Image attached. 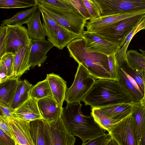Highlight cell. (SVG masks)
I'll use <instances>...</instances> for the list:
<instances>
[{"mask_svg":"<svg viewBox=\"0 0 145 145\" xmlns=\"http://www.w3.org/2000/svg\"><path fill=\"white\" fill-rule=\"evenodd\" d=\"M113 54L108 56L110 74L112 80L117 82L118 80V70L119 67L116 59V54Z\"/></svg>","mask_w":145,"mask_h":145,"instance_id":"8d00e7d4","label":"cell"},{"mask_svg":"<svg viewBox=\"0 0 145 145\" xmlns=\"http://www.w3.org/2000/svg\"><path fill=\"white\" fill-rule=\"evenodd\" d=\"M30 49V45L27 46L20 49L14 55V76L19 78L26 71L29 70V60Z\"/></svg>","mask_w":145,"mask_h":145,"instance_id":"ffe728a7","label":"cell"},{"mask_svg":"<svg viewBox=\"0 0 145 145\" xmlns=\"http://www.w3.org/2000/svg\"><path fill=\"white\" fill-rule=\"evenodd\" d=\"M46 79L49 83L53 97L62 106L67 88L66 82L59 75L53 73L47 74Z\"/></svg>","mask_w":145,"mask_h":145,"instance_id":"e0dca14e","label":"cell"},{"mask_svg":"<svg viewBox=\"0 0 145 145\" xmlns=\"http://www.w3.org/2000/svg\"><path fill=\"white\" fill-rule=\"evenodd\" d=\"M16 145H20L16 142Z\"/></svg>","mask_w":145,"mask_h":145,"instance_id":"c3c4849f","label":"cell"},{"mask_svg":"<svg viewBox=\"0 0 145 145\" xmlns=\"http://www.w3.org/2000/svg\"><path fill=\"white\" fill-rule=\"evenodd\" d=\"M15 139L8 135L0 129V145H16Z\"/></svg>","mask_w":145,"mask_h":145,"instance_id":"b9f144b4","label":"cell"},{"mask_svg":"<svg viewBox=\"0 0 145 145\" xmlns=\"http://www.w3.org/2000/svg\"><path fill=\"white\" fill-rule=\"evenodd\" d=\"M50 97H53L48 82L46 78L33 86L30 91V97L38 100Z\"/></svg>","mask_w":145,"mask_h":145,"instance_id":"4dcf8cb0","label":"cell"},{"mask_svg":"<svg viewBox=\"0 0 145 145\" xmlns=\"http://www.w3.org/2000/svg\"><path fill=\"white\" fill-rule=\"evenodd\" d=\"M110 137L108 134L106 133L103 135L82 143L81 145H104Z\"/></svg>","mask_w":145,"mask_h":145,"instance_id":"ab89813d","label":"cell"},{"mask_svg":"<svg viewBox=\"0 0 145 145\" xmlns=\"http://www.w3.org/2000/svg\"><path fill=\"white\" fill-rule=\"evenodd\" d=\"M104 145H119L112 138L110 137Z\"/></svg>","mask_w":145,"mask_h":145,"instance_id":"f6af8a7d","label":"cell"},{"mask_svg":"<svg viewBox=\"0 0 145 145\" xmlns=\"http://www.w3.org/2000/svg\"><path fill=\"white\" fill-rule=\"evenodd\" d=\"M86 105L99 108L122 103H130L131 98L116 81L98 79L82 101Z\"/></svg>","mask_w":145,"mask_h":145,"instance_id":"3957f363","label":"cell"},{"mask_svg":"<svg viewBox=\"0 0 145 145\" xmlns=\"http://www.w3.org/2000/svg\"><path fill=\"white\" fill-rule=\"evenodd\" d=\"M19 81L14 76L0 84V102L10 106Z\"/></svg>","mask_w":145,"mask_h":145,"instance_id":"7402d4cb","label":"cell"},{"mask_svg":"<svg viewBox=\"0 0 145 145\" xmlns=\"http://www.w3.org/2000/svg\"><path fill=\"white\" fill-rule=\"evenodd\" d=\"M37 0H0V7L9 8H27L37 6Z\"/></svg>","mask_w":145,"mask_h":145,"instance_id":"d6a6232c","label":"cell"},{"mask_svg":"<svg viewBox=\"0 0 145 145\" xmlns=\"http://www.w3.org/2000/svg\"><path fill=\"white\" fill-rule=\"evenodd\" d=\"M38 10L42 14V25L48 37V40L58 49L57 41V36L61 26L59 25L45 11L38 7Z\"/></svg>","mask_w":145,"mask_h":145,"instance_id":"44dd1931","label":"cell"},{"mask_svg":"<svg viewBox=\"0 0 145 145\" xmlns=\"http://www.w3.org/2000/svg\"><path fill=\"white\" fill-rule=\"evenodd\" d=\"M80 102L67 103L63 108L62 118L66 127L73 136L78 137L83 143L105 135L101 127L91 115H84Z\"/></svg>","mask_w":145,"mask_h":145,"instance_id":"6da1fadb","label":"cell"},{"mask_svg":"<svg viewBox=\"0 0 145 145\" xmlns=\"http://www.w3.org/2000/svg\"><path fill=\"white\" fill-rule=\"evenodd\" d=\"M7 119L16 142L20 145H34L30 134L29 122L14 116Z\"/></svg>","mask_w":145,"mask_h":145,"instance_id":"5bb4252c","label":"cell"},{"mask_svg":"<svg viewBox=\"0 0 145 145\" xmlns=\"http://www.w3.org/2000/svg\"><path fill=\"white\" fill-rule=\"evenodd\" d=\"M140 145H145V131L140 139Z\"/></svg>","mask_w":145,"mask_h":145,"instance_id":"7dc6e473","label":"cell"},{"mask_svg":"<svg viewBox=\"0 0 145 145\" xmlns=\"http://www.w3.org/2000/svg\"><path fill=\"white\" fill-rule=\"evenodd\" d=\"M119 66L125 73L135 80L143 94L145 72L135 70L130 64L127 59L124 60Z\"/></svg>","mask_w":145,"mask_h":145,"instance_id":"f546056e","label":"cell"},{"mask_svg":"<svg viewBox=\"0 0 145 145\" xmlns=\"http://www.w3.org/2000/svg\"><path fill=\"white\" fill-rule=\"evenodd\" d=\"M117 82L124 92L131 98L132 101H140L143 98L142 93L135 87L128 79L124 72L119 66Z\"/></svg>","mask_w":145,"mask_h":145,"instance_id":"603a6c76","label":"cell"},{"mask_svg":"<svg viewBox=\"0 0 145 145\" xmlns=\"http://www.w3.org/2000/svg\"><path fill=\"white\" fill-rule=\"evenodd\" d=\"M75 8L87 20H92V18L88 12L82 0H69Z\"/></svg>","mask_w":145,"mask_h":145,"instance_id":"74e56055","label":"cell"},{"mask_svg":"<svg viewBox=\"0 0 145 145\" xmlns=\"http://www.w3.org/2000/svg\"><path fill=\"white\" fill-rule=\"evenodd\" d=\"M8 79L6 71L0 66V84L6 81Z\"/></svg>","mask_w":145,"mask_h":145,"instance_id":"ee69618b","label":"cell"},{"mask_svg":"<svg viewBox=\"0 0 145 145\" xmlns=\"http://www.w3.org/2000/svg\"><path fill=\"white\" fill-rule=\"evenodd\" d=\"M37 6L45 11L59 25L72 34L81 37L87 20L76 9H61L38 2Z\"/></svg>","mask_w":145,"mask_h":145,"instance_id":"277c9868","label":"cell"},{"mask_svg":"<svg viewBox=\"0 0 145 145\" xmlns=\"http://www.w3.org/2000/svg\"><path fill=\"white\" fill-rule=\"evenodd\" d=\"M145 17V13L128 18L93 32L121 47L129 33Z\"/></svg>","mask_w":145,"mask_h":145,"instance_id":"5b68a950","label":"cell"},{"mask_svg":"<svg viewBox=\"0 0 145 145\" xmlns=\"http://www.w3.org/2000/svg\"><path fill=\"white\" fill-rule=\"evenodd\" d=\"M38 100L30 97L15 110L14 117L28 122L38 119H43L37 104Z\"/></svg>","mask_w":145,"mask_h":145,"instance_id":"2e32d148","label":"cell"},{"mask_svg":"<svg viewBox=\"0 0 145 145\" xmlns=\"http://www.w3.org/2000/svg\"><path fill=\"white\" fill-rule=\"evenodd\" d=\"M142 29H145V17L129 33L126 39L124 44L116 54V59L118 65L127 59L126 53L127 48L133 36L137 32Z\"/></svg>","mask_w":145,"mask_h":145,"instance_id":"f1b7e54d","label":"cell"},{"mask_svg":"<svg viewBox=\"0 0 145 145\" xmlns=\"http://www.w3.org/2000/svg\"><path fill=\"white\" fill-rule=\"evenodd\" d=\"M141 104L145 107V72L144 76V92L143 98L140 101Z\"/></svg>","mask_w":145,"mask_h":145,"instance_id":"bcb514c9","label":"cell"},{"mask_svg":"<svg viewBox=\"0 0 145 145\" xmlns=\"http://www.w3.org/2000/svg\"><path fill=\"white\" fill-rule=\"evenodd\" d=\"M145 13V10L133 12L116 15L101 16L87 23V31L94 32L126 18Z\"/></svg>","mask_w":145,"mask_h":145,"instance_id":"4fadbf2b","label":"cell"},{"mask_svg":"<svg viewBox=\"0 0 145 145\" xmlns=\"http://www.w3.org/2000/svg\"><path fill=\"white\" fill-rule=\"evenodd\" d=\"M40 13L37 10L27 24V31L30 39L45 40L46 33L41 21Z\"/></svg>","mask_w":145,"mask_h":145,"instance_id":"cb8c5ba5","label":"cell"},{"mask_svg":"<svg viewBox=\"0 0 145 145\" xmlns=\"http://www.w3.org/2000/svg\"><path fill=\"white\" fill-rule=\"evenodd\" d=\"M81 38L84 39L87 49L108 56L113 54H117L121 48L106 40L95 32L84 31Z\"/></svg>","mask_w":145,"mask_h":145,"instance_id":"8fae6325","label":"cell"},{"mask_svg":"<svg viewBox=\"0 0 145 145\" xmlns=\"http://www.w3.org/2000/svg\"><path fill=\"white\" fill-rule=\"evenodd\" d=\"M101 16L145 10V0H94Z\"/></svg>","mask_w":145,"mask_h":145,"instance_id":"52a82bcc","label":"cell"},{"mask_svg":"<svg viewBox=\"0 0 145 145\" xmlns=\"http://www.w3.org/2000/svg\"><path fill=\"white\" fill-rule=\"evenodd\" d=\"M38 107L42 118L48 121L55 120L61 117L63 108L52 97L38 100Z\"/></svg>","mask_w":145,"mask_h":145,"instance_id":"9a60e30c","label":"cell"},{"mask_svg":"<svg viewBox=\"0 0 145 145\" xmlns=\"http://www.w3.org/2000/svg\"><path fill=\"white\" fill-rule=\"evenodd\" d=\"M37 6H35L31 8L20 11L11 18L3 20L0 27L7 25H19L22 26L24 24H27L37 11Z\"/></svg>","mask_w":145,"mask_h":145,"instance_id":"484cf974","label":"cell"},{"mask_svg":"<svg viewBox=\"0 0 145 145\" xmlns=\"http://www.w3.org/2000/svg\"><path fill=\"white\" fill-rule=\"evenodd\" d=\"M91 115L96 122L108 132L112 126L121 120L112 119L104 114L98 108H92Z\"/></svg>","mask_w":145,"mask_h":145,"instance_id":"1f68e13d","label":"cell"},{"mask_svg":"<svg viewBox=\"0 0 145 145\" xmlns=\"http://www.w3.org/2000/svg\"><path fill=\"white\" fill-rule=\"evenodd\" d=\"M108 132L119 145H139L135 121L131 113L112 125Z\"/></svg>","mask_w":145,"mask_h":145,"instance_id":"ba28073f","label":"cell"},{"mask_svg":"<svg viewBox=\"0 0 145 145\" xmlns=\"http://www.w3.org/2000/svg\"><path fill=\"white\" fill-rule=\"evenodd\" d=\"M0 115L7 119L13 117V114L15 110L10 106L0 102Z\"/></svg>","mask_w":145,"mask_h":145,"instance_id":"f35d334b","label":"cell"},{"mask_svg":"<svg viewBox=\"0 0 145 145\" xmlns=\"http://www.w3.org/2000/svg\"><path fill=\"white\" fill-rule=\"evenodd\" d=\"M92 20L101 16L100 9L94 0H82Z\"/></svg>","mask_w":145,"mask_h":145,"instance_id":"d590c367","label":"cell"},{"mask_svg":"<svg viewBox=\"0 0 145 145\" xmlns=\"http://www.w3.org/2000/svg\"><path fill=\"white\" fill-rule=\"evenodd\" d=\"M142 53L136 50H127V59L132 67L135 70L145 72V52L140 49Z\"/></svg>","mask_w":145,"mask_h":145,"instance_id":"83f0119b","label":"cell"},{"mask_svg":"<svg viewBox=\"0 0 145 145\" xmlns=\"http://www.w3.org/2000/svg\"><path fill=\"white\" fill-rule=\"evenodd\" d=\"M31 40L25 27L19 25H7L4 48L0 54V58L7 53L14 55L22 48L30 45Z\"/></svg>","mask_w":145,"mask_h":145,"instance_id":"30bf717a","label":"cell"},{"mask_svg":"<svg viewBox=\"0 0 145 145\" xmlns=\"http://www.w3.org/2000/svg\"><path fill=\"white\" fill-rule=\"evenodd\" d=\"M45 120L38 119L29 122L30 132L34 145H46L45 137Z\"/></svg>","mask_w":145,"mask_h":145,"instance_id":"4316f807","label":"cell"},{"mask_svg":"<svg viewBox=\"0 0 145 145\" xmlns=\"http://www.w3.org/2000/svg\"><path fill=\"white\" fill-rule=\"evenodd\" d=\"M44 131L46 145H74L76 138L68 131L62 117L51 121L45 120Z\"/></svg>","mask_w":145,"mask_h":145,"instance_id":"9c48e42d","label":"cell"},{"mask_svg":"<svg viewBox=\"0 0 145 145\" xmlns=\"http://www.w3.org/2000/svg\"><path fill=\"white\" fill-rule=\"evenodd\" d=\"M0 129L12 138L14 136L12 133L9 122L7 118L0 116Z\"/></svg>","mask_w":145,"mask_h":145,"instance_id":"60d3db41","label":"cell"},{"mask_svg":"<svg viewBox=\"0 0 145 145\" xmlns=\"http://www.w3.org/2000/svg\"><path fill=\"white\" fill-rule=\"evenodd\" d=\"M33 86L26 79L20 81L10 105L13 109L16 110L30 98Z\"/></svg>","mask_w":145,"mask_h":145,"instance_id":"d4e9b609","label":"cell"},{"mask_svg":"<svg viewBox=\"0 0 145 145\" xmlns=\"http://www.w3.org/2000/svg\"><path fill=\"white\" fill-rule=\"evenodd\" d=\"M40 3H43L61 9L67 10L76 9L69 0H37Z\"/></svg>","mask_w":145,"mask_h":145,"instance_id":"e575fe53","label":"cell"},{"mask_svg":"<svg viewBox=\"0 0 145 145\" xmlns=\"http://www.w3.org/2000/svg\"><path fill=\"white\" fill-rule=\"evenodd\" d=\"M14 56L12 53H7L0 58V66L6 71L8 78L14 76Z\"/></svg>","mask_w":145,"mask_h":145,"instance_id":"836d02e7","label":"cell"},{"mask_svg":"<svg viewBox=\"0 0 145 145\" xmlns=\"http://www.w3.org/2000/svg\"><path fill=\"white\" fill-rule=\"evenodd\" d=\"M131 113L135 123L136 133L139 145L145 131V107L140 102L132 101Z\"/></svg>","mask_w":145,"mask_h":145,"instance_id":"ac0fdd59","label":"cell"},{"mask_svg":"<svg viewBox=\"0 0 145 145\" xmlns=\"http://www.w3.org/2000/svg\"><path fill=\"white\" fill-rule=\"evenodd\" d=\"M30 46L29 65L34 67L44 62L47 53L54 46L48 40L31 39Z\"/></svg>","mask_w":145,"mask_h":145,"instance_id":"7c38bea8","label":"cell"},{"mask_svg":"<svg viewBox=\"0 0 145 145\" xmlns=\"http://www.w3.org/2000/svg\"><path fill=\"white\" fill-rule=\"evenodd\" d=\"M7 29V25L0 27V54L3 49Z\"/></svg>","mask_w":145,"mask_h":145,"instance_id":"7bdbcfd3","label":"cell"},{"mask_svg":"<svg viewBox=\"0 0 145 145\" xmlns=\"http://www.w3.org/2000/svg\"><path fill=\"white\" fill-rule=\"evenodd\" d=\"M95 80L85 67L79 64L73 83L70 88L67 89L65 100L67 103L80 102Z\"/></svg>","mask_w":145,"mask_h":145,"instance_id":"8992f818","label":"cell"},{"mask_svg":"<svg viewBox=\"0 0 145 145\" xmlns=\"http://www.w3.org/2000/svg\"><path fill=\"white\" fill-rule=\"evenodd\" d=\"M70 56L82 65L89 74L97 79L112 80L108 56L86 48L84 39H75L67 46Z\"/></svg>","mask_w":145,"mask_h":145,"instance_id":"7a4b0ae2","label":"cell"},{"mask_svg":"<svg viewBox=\"0 0 145 145\" xmlns=\"http://www.w3.org/2000/svg\"><path fill=\"white\" fill-rule=\"evenodd\" d=\"M98 108L109 118L120 121L131 114V106L130 102L117 104Z\"/></svg>","mask_w":145,"mask_h":145,"instance_id":"d6986e66","label":"cell"}]
</instances>
